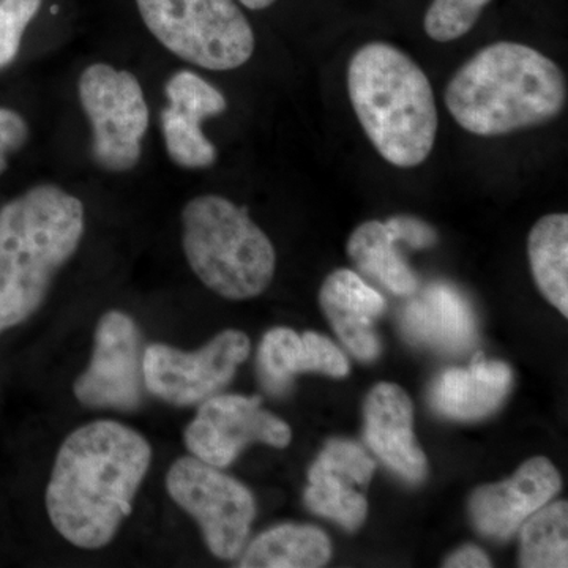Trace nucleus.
I'll return each instance as SVG.
<instances>
[{"mask_svg":"<svg viewBox=\"0 0 568 568\" xmlns=\"http://www.w3.org/2000/svg\"><path fill=\"white\" fill-rule=\"evenodd\" d=\"M398 242L388 233L386 223H362L347 241V254L364 274L398 295L416 294L418 282L405 257L396 248Z\"/></svg>","mask_w":568,"mask_h":568,"instance_id":"22","label":"nucleus"},{"mask_svg":"<svg viewBox=\"0 0 568 568\" xmlns=\"http://www.w3.org/2000/svg\"><path fill=\"white\" fill-rule=\"evenodd\" d=\"M168 51L201 69L230 71L252 59L256 39L235 0H134Z\"/></svg>","mask_w":568,"mask_h":568,"instance_id":"6","label":"nucleus"},{"mask_svg":"<svg viewBox=\"0 0 568 568\" xmlns=\"http://www.w3.org/2000/svg\"><path fill=\"white\" fill-rule=\"evenodd\" d=\"M529 263L538 290L568 316V216L551 213L534 224L528 241Z\"/></svg>","mask_w":568,"mask_h":568,"instance_id":"21","label":"nucleus"},{"mask_svg":"<svg viewBox=\"0 0 568 568\" xmlns=\"http://www.w3.org/2000/svg\"><path fill=\"white\" fill-rule=\"evenodd\" d=\"M239 2H241L242 6L246 7L248 10L260 11L274 6L276 0H239Z\"/></svg>","mask_w":568,"mask_h":568,"instance_id":"29","label":"nucleus"},{"mask_svg":"<svg viewBox=\"0 0 568 568\" xmlns=\"http://www.w3.org/2000/svg\"><path fill=\"white\" fill-rule=\"evenodd\" d=\"M347 91L366 136L386 162L416 168L428 159L437 133L432 82L392 44H365L347 67Z\"/></svg>","mask_w":568,"mask_h":568,"instance_id":"4","label":"nucleus"},{"mask_svg":"<svg viewBox=\"0 0 568 568\" xmlns=\"http://www.w3.org/2000/svg\"><path fill=\"white\" fill-rule=\"evenodd\" d=\"M332 556L323 530L313 526L283 525L265 530L246 548L242 568H316Z\"/></svg>","mask_w":568,"mask_h":568,"instance_id":"20","label":"nucleus"},{"mask_svg":"<svg viewBox=\"0 0 568 568\" xmlns=\"http://www.w3.org/2000/svg\"><path fill=\"white\" fill-rule=\"evenodd\" d=\"M171 499L200 525L205 545L215 558L241 555L256 517L250 489L196 457H182L166 474Z\"/></svg>","mask_w":568,"mask_h":568,"instance_id":"8","label":"nucleus"},{"mask_svg":"<svg viewBox=\"0 0 568 568\" xmlns=\"http://www.w3.org/2000/svg\"><path fill=\"white\" fill-rule=\"evenodd\" d=\"M252 349L244 332L224 331L194 353L151 345L142 354L144 387L173 406H193L231 383Z\"/></svg>","mask_w":568,"mask_h":568,"instance_id":"9","label":"nucleus"},{"mask_svg":"<svg viewBox=\"0 0 568 568\" xmlns=\"http://www.w3.org/2000/svg\"><path fill=\"white\" fill-rule=\"evenodd\" d=\"M560 487L558 469L548 458L529 459L508 480L476 489L469 500L470 518L481 536L506 540Z\"/></svg>","mask_w":568,"mask_h":568,"instance_id":"14","label":"nucleus"},{"mask_svg":"<svg viewBox=\"0 0 568 568\" xmlns=\"http://www.w3.org/2000/svg\"><path fill=\"white\" fill-rule=\"evenodd\" d=\"M444 567L448 568H485L491 567L489 558L478 547H463L448 556Z\"/></svg>","mask_w":568,"mask_h":568,"instance_id":"28","label":"nucleus"},{"mask_svg":"<svg viewBox=\"0 0 568 568\" xmlns=\"http://www.w3.org/2000/svg\"><path fill=\"white\" fill-rule=\"evenodd\" d=\"M82 234L84 205L50 183L0 207V334L39 312Z\"/></svg>","mask_w":568,"mask_h":568,"instance_id":"3","label":"nucleus"},{"mask_svg":"<svg viewBox=\"0 0 568 568\" xmlns=\"http://www.w3.org/2000/svg\"><path fill=\"white\" fill-rule=\"evenodd\" d=\"M78 93L91 122L95 163L110 173L132 171L149 129V106L138 78L108 63H93L82 71Z\"/></svg>","mask_w":568,"mask_h":568,"instance_id":"7","label":"nucleus"},{"mask_svg":"<svg viewBox=\"0 0 568 568\" xmlns=\"http://www.w3.org/2000/svg\"><path fill=\"white\" fill-rule=\"evenodd\" d=\"M320 304L343 345L361 361H375L381 354L375 324L386 312L383 295L355 272L338 268L321 286Z\"/></svg>","mask_w":568,"mask_h":568,"instance_id":"17","label":"nucleus"},{"mask_svg":"<svg viewBox=\"0 0 568 568\" xmlns=\"http://www.w3.org/2000/svg\"><path fill=\"white\" fill-rule=\"evenodd\" d=\"M257 366L265 388L283 394L293 376L304 372L343 377L349 373L345 354L316 332L295 334L286 327H276L264 335L257 353Z\"/></svg>","mask_w":568,"mask_h":568,"instance_id":"18","label":"nucleus"},{"mask_svg":"<svg viewBox=\"0 0 568 568\" xmlns=\"http://www.w3.org/2000/svg\"><path fill=\"white\" fill-rule=\"evenodd\" d=\"M170 106L160 122L168 155L185 170H204L216 162V149L201 123L226 111V99L211 82L190 70L178 71L166 84Z\"/></svg>","mask_w":568,"mask_h":568,"instance_id":"13","label":"nucleus"},{"mask_svg":"<svg viewBox=\"0 0 568 568\" xmlns=\"http://www.w3.org/2000/svg\"><path fill=\"white\" fill-rule=\"evenodd\" d=\"M375 473V462L353 440L327 443L310 467L305 504L321 517L334 519L354 532L364 525L368 503L364 493Z\"/></svg>","mask_w":568,"mask_h":568,"instance_id":"12","label":"nucleus"},{"mask_svg":"<svg viewBox=\"0 0 568 568\" xmlns=\"http://www.w3.org/2000/svg\"><path fill=\"white\" fill-rule=\"evenodd\" d=\"M365 440L376 457L399 477L420 484L426 457L414 437V407L396 384L381 383L369 390L364 405Z\"/></svg>","mask_w":568,"mask_h":568,"instance_id":"15","label":"nucleus"},{"mask_svg":"<svg viewBox=\"0 0 568 568\" xmlns=\"http://www.w3.org/2000/svg\"><path fill=\"white\" fill-rule=\"evenodd\" d=\"M402 327L417 345L440 353H465L477 339V320L469 301L450 283H432L406 305Z\"/></svg>","mask_w":568,"mask_h":568,"instance_id":"16","label":"nucleus"},{"mask_svg":"<svg viewBox=\"0 0 568 568\" xmlns=\"http://www.w3.org/2000/svg\"><path fill=\"white\" fill-rule=\"evenodd\" d=\"M141 334L125 313L112 310L100 317L91 364L77 377L73 394L91 409L134 410L141 406Z\"/></svg>","mask_w":568,"mask_h":568,"instance_id":"11","label":"nucleus"},{"mask_svg":"<svg viewBox=\"0 0 568 568\" xmlns=\"http://www.w3.org/2000/svg\"><path fill=\"white\" fill-rule=\"evenodd\" d=\"M510 366L474 357L469 368H448L433 384L429 402L437 413L455 420H477L495 413L511 387Z\"/></svg>","mask_w":568,"mask_h":568,"instance_id":"19","label":"nucleus"},{"mask_svg":"<svg viewBox=\"0 0 568 568\" xmlns=\"http://www.w3.org/2000/svg\"><path fill=\"white\" fill-rule=\"evenodd\" d=\"M519 566L566 568L568 566V504H551L530 515L521 529Z\"/></svg>","mask_w":568,"mask_h":568,"instance_id":"23","label":"nucleus"},{"mask_svg":"<svg viewBox=\"0 0 568 568\" xmlns=\"http://www.w3.org/2000/svg\"><path fill=\"white\" fill-rule=\"evenodd\" d=\"M43 0H0V70L9 67L20 51L22 36Z\"/></svg>","mask_w":568,"mask_h":568,"instance_id":"25","label":"nucleus"},{"mask_svg":"<svg viewBox=\"0 0 568 568\" xmlns=\"http://www.w3.org/2000/svg\"><path fill=\"white\" fill-rule=\"evenodd\" d=\"M489 2L491 0H433L425 14L426 36L439 43L462 39L476 26Z\"/></svg>","mask_w":568,"mask_h":568,"instance_id":"24","label":"nucleus"},{"mask_svg":"<svg viewBox=\"0 0 568 568\" xmlns=\"http://www.w3.org/2000/svg\"><path fill=\"white\" fill-rule=\"evenodd\" d=\"M151 463V444L121 422L74 429L59 448L44 496L52 526L73 547H106L132 514Z\"/></svg>","mask_w":568,"mask_h":568,"instance_id":"1","label":"nucleus"},{"mask_svg":"<svg viewBox=\"0 0 568 568\" xmlns=\"http://www.w3.org/2000/svg\"><path fill=\"white\" fill-rule=\"evenodd\" d=\"M444 100L466 132L504 136L558 118L566 106L567 82L558 63L540 51L497 41L459 67Z\"/></svg>","mask_w":568,"mask_h":568,"instance_id":"2","label":"nucleus"},{"mask_svg":"<svg viewBox=\"0 0 568 568\" xmlns=\"http://www.w3.org/2000/svg\"><path fill=\"white\" fill-rule=\"evenodd\" d=\"M386 226L396 242H405L413 248H429V246L436 245V231L416 216H394L386 222Z\"/></svg>","mask_w":568,"mask_h":568,"instance_id":"27","label":"nucleus"},{"mask_svg":"<svg viewBox=\"0 0 568 568\" xmlns=\"http://www.w3.org/2000/svg\"><path fill=\"white\" fill-rule=\"evenodd\" d=\"M182 245L193 274L227 301H248L275 275L271 239L246 207L219 194L193 197L182 211Z\"/></svg>","mask_w":568,"mask_h":568,"instance_id":"5","label":"nucleus"},{"mask_svg":"<svg viewBox=\"0 0 568 568\" xmlns=\"http://www.w3.org/2000/svg\"><path fill=\"white\" fill-rule=\"evenodd\" d=\"M29 138V126L17 111L0 108V175L9 168L10 156L20 151Z\"/></svg>","mask_w":568,"mask_h":568,"instance_id":"26","label":"nucleus"},{"mask_svg":"<svg viewBox=\"0 0 568 568\" xmlns=\"http://www.w3.org/2000/svg\"><path fill=\"white\" fill-rule=\"evenodd\" d=\"M290 425L263 407L261 396L220 395L205 399L183 440L193 457L226 467L253 443L290 446Z\"/></svg>","mask_w":568,"mask_h":568,"instance_id":"10","label":"nucleus"}]
</instances>
